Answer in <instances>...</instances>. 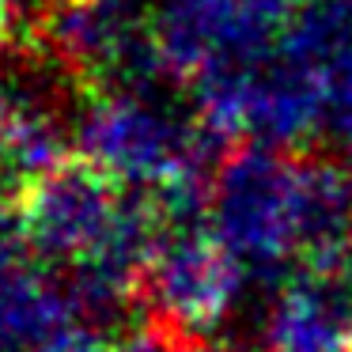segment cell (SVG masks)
I'll return each mask as SVG.
<instances>
[{"label":"cell","instance_id":"obj_1","mask_svg":"<svg viewBox=\"0 0 352 352\" xmlns=\"http://www.w3.org/2000/svg\"><path fill=\"white\" fill-rule=\"evenodd\" d=\"M155 292L175 322H208L223 311L231 292V269L216 246L201 239H178L155 265Z\"/></svg>","mask_w":352,"mask_h":352}]
</instances>
